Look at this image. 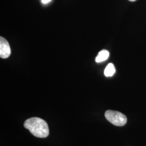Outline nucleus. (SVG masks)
<instances>
[{"instance_id":"nucleus-1","label":"nucleus","mask_w":146,"mask_h":146,"mask_svg":"<svg viewBox=\"0 0 146 146\" xmlns=\"http://www.w3.org/2000/svg\"><path fill=\"white\" fill-rule=\"evenodd\" d=\"M24 127L37 137H46L49 133L47 122L39 117H34L27 120L24 123Z\"/></svg>"},{"instance_id":"nucleus-2","label":"nucleus","mask_w":146,"mask_h":146,"mask_svg":"<svg viewBox=\"0 0 146 146\" xmlns=\"http://www.w3.org/2000/svg\"><path fill=\"white\" fill-rule=\"evenodd\" d=\"M105 117L111 123L116 126H123L127 122V118L125 115L121 112L108 110L105 112Z\"/></svg>"},{"instance_id":"nucleus-3","label":"nucleus","mask_w":146,"mask_h":146,"mask_svg":"<svg viewBox=\"0 0 146 146\" xmlns=\"http://www.w3.org/2000/svg\"><path fill=\"white\" fill-rule=\"evenodd\" d=\"M11 54V47L7 40L3 37H0V57L2 58H8Z\"/></svg>"},{"instance_id":"nucleus-4","label":"nucleus","mask_w":146,"mask_h":146,"mask_svg":"<svg viewBox=\"0 0 146 146\" xmlns=\"http://www.w3.org/2000/svg\"><path fill=\"white\" fill-rule=\"evenodd\" d=\"M110 56V52L107 50H102L100 51L96 58H95V61L97 63L101 62L108 59Z\"/></svg>"},{"instance_id":"nucleus-5","label":"nucleus","mask_w":146,"mask_h":146,"mask_svg":"<svg viewBox=\"0 0 146 146\" xmlns=\"http://www.w3.org/2000/svg\"><path fill=\"white\" fill-rule=\"evenodd\" d=\"M115 73V68L114 65L110 63L105 68L104 71V75L107 77L112 76Z\"/></svg>"},{"instance_id":"nucleus-6","label":"nucleus","mask_w":146,"mask_h":146,"mask_svg":"<svg viewBox=\"0 0 146 146\" xmlns=\"http://www.w3.org/2000/svg\"><path fill=\"white\" fill-rule=\"evenodd\" d=\"M51 0H42V2L44 4H46L47 3L49 2Z\"/></svg>"},{"instance_id":"nucleus-7","label":"nucleus","mask_w":146,"mask_h":146,"mask_svg":"<svg viewBox=\"0 0 146 146\" xmlns=\"http://www.w3.org/2000/svg\"><path fill=\"white\" fill-rule=\"evenodd\" d=\"M128 1H129L131 2H134V1H135L136 0H128Z\"/></svg>"}]
</instances>
